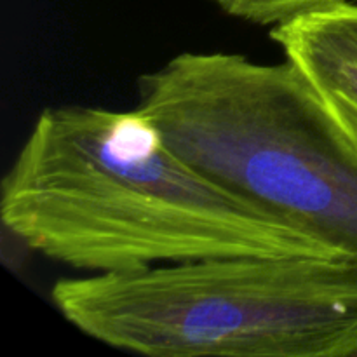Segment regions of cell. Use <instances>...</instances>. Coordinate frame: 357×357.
<instances>
[{
	"label": "cell",
	"mask_w": 357,
	"mask_h": 357,
	"mask_svg": "<svg viewBox=\"0 0 357 357\" xmlns=\"http://www.w3.org/2000/svg\"><path fill=\"white\" fill-rule=\"evenodd\" d=\"M0 215L28 248L89 274L248 255L351 258L206 176L138 108H45L3 178Z\"/></svg>",
	"instance_id": "cell-1"
},
{
	"label": "cell",
	"mask_w": 357,
	"mask_h": 357,
	"mask_svg": "<svg viewBox=\"0 0 357 357\" xmlns=\"http://www.w3.org/2000/svg\"><path fill=\"white\" fill-rule=\"evenodd\" d=\"M174 152L357 264V139L298 66L181 52L138 79V103Z\"/></svg>",
	"instance_id": "cell-2"
},
{
	"label": "cell",
	"mask_w": 357,
	"mask_h": 357,
	"mask_svg": "<svg viewBox=\"0 0 357 357\" xmlns=\"http://www.w3.org/2000/svg\"><path fill=\"white\" fill-rule=\"evenodd\" d=\"M52 302L108 347L150 357H357L351 258L218 257L59 279Z\"/></svg>",
	"instance_id": "cell-3"
},
{
	"label": "cell",
	"mask_w": 357,
	"mask_h": 357,
	"mask_svg": "<svg viewBox=\"0 0 357 357\" xmlns=\"http://www.w3.org/2000/svg\"><path fill=\"white\" fill-rule=\"evenodd\" d=\"M284 59L302 70L357 139V0L272 26Z\"/></svg>",
	"instance_id": "cell-4"
},
{
	"label": "cell",
	"mask_w": 357,
	"mask_h": 357,
	"mask_svg": "<svg viewBox=\"0 0 357 357\" xmlns=\"http://www.w3.org/2000/svg\"><path fill=\"white\" fill-rule=\"evenodd\" d=\"M229 16L260 26H278L289 20L333 6L354 0H213Z\"/></svg>",
	"instance_id": "cell-5"
}]
</instances>
